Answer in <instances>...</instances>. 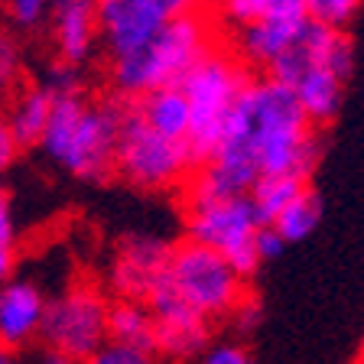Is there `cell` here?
Returning <instances> with one entry per match:
<instances>
[{
    "label": "cell",
    "instance_id": "6da1fadb",
    "mask_svg": "<svg viewBox=\"0 0 364 364\" xmlns=\"http://www.w3.org/2000/svg\"><path fill=\"white\" fill-rule=\"evenodd\" d=\"M46 88L53 91V121L43 136V150L65 173L98 182L117 166V136H121L124 105L91 107L82 101L75 72L59 68Z\"/></svg>",
    "mask_w": 364,
    "mask_h": 364
},
{
    "label": "cell",
    "instance_id": "7a4b0ae2",
    "mask_svg": "<svg viewBox=\"0 0 364 364\" xmlns=\"http://www.w3.org/2000/svg\"><path fill=\"white\" fill-rule=\"evenodd\" d=\"M250 111H254V150H257L260 176L309 179L322 144L296 91L267 75L250 85Z\"/></svg>",
    "mask_w": 364,
    "mask_h": 364
},
{
    "label": "cell",
    "instance_id": "3957f363",
    "mask_svg": "<svg viewBox=\"0 0 364 364\" xmlns=\"http://www.w3.org/2000/svg\"><path fill=\"white\" fill-rule=\"evenodd\" d=\"M208 53H215L208 23L196 10H186L173 16L163 33L140 53L114 59L111 75L124 95L144 98L156 88H179Z\"/></svg>",
    "mask_w": 364,
    "mask_h": 364
},
{
    "label": "cell",
    "instance_id": "277c9868",
    "mask_svg": "<svg viewBox=\"0 0 364 364\" xmlns=\"http://www.w3.org/2000/svg\"><path fill=\"white\" fill-rule=\"evenodd\" d=\"M250 85H254V78L247 75V68L228 53H208L189 72V78L179 85L192 107V127L186 136L192 169H202L205 163H212V156L221 146V136H225L228 117Z\"/></svg>",
    "mask_w": 364,
    "mask_h": 364
},
{
    "label": "cell",
    "instance_id": "5b68a950",
    "mask_svg": "<svg viewBox=\"0 0 364 364\" xmlns=\"http://www.w3.org/2000/svg\"><path fill=\"white\" fill-rule=\"evenodd\" d=\"M163 283L208 322L231 316L247 296L244 277L231 267V260L196 241H182L173 247Z\"/></svg>",
    "mask_w": 364,
    "mask_h": 364
},
{
    "label": "cell",
    "instance_id": "8992f818",
    "mask_svg": "<svg viewBox=\"0 0 364 364\" xmlns=\"http://www.w3.org/2000/svg\"><path fill=\"white\" fill-rule=\"evenodd\" d=\"M186 228H189V241L218 250L241 277L257 270V235L264 221L250 196L218 198L198 208H186Z\"/></svg>",
    "mask_w": 364,
    "mask_h": 364
},
{
    "label": "cell",
    "instance_id": "52a82bcc",
    "mask_svg": "<svg viewBox=\"0 0 364 364\" xmlns=\"http://www.w3.org/2000/svg\"><path fill=\"white\" fill-rule=\"evenodd\" d=\"M117 169L140 189H169L189 173H196L186 144L146 127L134 105L124 107L121 136H117Z\"/></svg>",
    "mask_w": 364,
    "mask_h": 364
},
{
    "label": "cell",
    "instance_id": "ba28073f",
    "mask_svg": "<svg viewBox=\"0 0 364 364\" xmlns=\"http://www.w3.org/2000/svg\"><path fill=\"white\" fill-rule=\"evenodd\" d=\"M39 338L53 351L91 361L111 341V306L95 287H72L49 299Z\"/></svg>",
    "mask_w": 364,
    "mask_h": 364
},
{
    "label": "cell",
    "instance_id": "9c48e42d",
    "mask_svg": "<svg viewBox=\"0 0 364 364\" xmlns=\"http://www.w3.org/2000/svg\"><path fill=\"white\" fill-rule=\"evenodd\" d=\"M192 4L196 0H101L98 23L111 59L140 53L173 16L192 10Z\"/></svg>",
    "mask_w": 364,
    "mask_h": 364
},
{
    "label": "cell",
    "instance_id": "30bf717a",
    "mask_svg": "<svg viewBox=\"0 0 364 364\" xmlns=\"http://www.w3.org/2000/svg\"><path fill=\"white\" fill-rule=\"evenodd\" d=\"M153 318H156V351L166 358H196L205 355L208 345V318L198 316L189 303H182L179 296L159 280L156 289L146 299Z\"/></svg>",
    "mask_w": 364,
    "mask_h": 364
},
{
    "label": "cell",
    "instance_id": "8fae6325",
    "mask_svg": "<svg viewBox=\"0 0 364 364\" xmlns=\"http://www.w3.org/2000/svg\"><path fill=\"white\" fill-rule=\"evenodd\" d=\"M169 247L166 241L150 235H130L121 241L117 254H114L111 264V289L121 299H136V303H146L150 293L156 289V283L163 280V273L169 267Z\"/></svg>",
    "mask_w": 364,
    "mask_h": 364
},
{
    "label": "cell",
    "instance_id": "7c38bea8",
    "mask_svg": "<svg viewBox=\"0 0 364 364\" xmlns=\"http://www.w3.org/2000/svg\"><path fill=\"white\" fill-rule=\"evenodd\" d=\"M270 78H277V82L289 85L296 91V98H299V105H303L306 117L312 124H328L338 114L345 82L335 78L332 72H326V68L309 65L296 46L270 65Z\"/></svg>",
    "mask_w": 364,
    "mask_h": 364
},
{
    "label": "cell",
    "instance_id": "4fadbf2b",
    "mask_svg": "<svg viewBox=\"0 0 364 364\" xmlns=\"http://www.w3.org/2000/svg\"><path fill=\"white\" fill-rule=\"evenodd\" d=\"M49 299L30 280H7L0 287V345L20 348L43 332Z\"/></svg>",
    "mask_w": 364,
    "mask_h": 364
},
{
    "label": "cell",
    "instance_id": "5bb4252c",
    "mask_svg": "<svg viewBox=\"0 0 364 364\" xmlns=\"http://www.w3.org/2000/svg\"><path fill=\"white\" fill-rule=\"evenodd\" d=\"M98 7L101 0H53V36L68 68L82 65L95 49L101 33Z\"/></svg>",
    "mask_w": 364,
    "mask_h": 364
},
{
    "label": "cell",
    "instance_id": "9a60e30c",
    "mask_svg": "<svg viewBox=\"0 0 364 364\" xmlns=\"http://www.w3.org/2000/svg\"><path fill=\"white\" fill-rule=\"evenodd\" d=\"M309 23L312 16H267V20L237 30V49L247 62L270 68L280 55H287L299 43Z\"/></svg>",
    "mask_w": 364,
    "mask_h": 364
},
{
    "label": "cell",
    "instance_id": "2e32d148",
    "mask_svg": "<svg viewBox=\"0 0 364 364\" xmlns=\"http://www.w3.org/2000/svg\"><path fill=\"white\" fill-rule=\"evenodd\" d=\"M296 49L303 53V59L309 62V65L326 68V72H332L335 78H341V82H348L351 68H355L351 39L341 30H335V26H326V23L312 20L309 26H306V33L299 36Z\"/></svg>",
    "mask_w": 364,
    "mask_h": 364
},
{
    "label": "cell",
    "instance_id": "e0dca14e",
    "mask_svg": "<svg viewBox=\"0 0 364 364\" xmlns=\"http://www.w3.org/2000/svg\"><path fill=\"white\" fill-rule=\"evenodd\" d=\"M134 107L144 117L146 127H153L156 134L169 136V140L186 144L192 127V107L182 88H156L150 95H144L140 101H134Z\"/></svg>",
    "mask_w": 364,
    "mask_h": 364
},
{
    "label": "cell",
    "instance_id": "ac0fdd59",
    "mask_svg": "<svg viewBox=\"0 0 364 364\" xmlns=\"http://www.w3.org/2000/svg\"><path fill=\"white\" fill-rule=\"evenodd\" d=\"M111 341L156 355V318L150 306L136 299H121L111 306Z\"/></svg>",
    "mask_w": 364,
    "mask_h": 364
},
{
    "label": "cell",
    "instance_id": "d6986e66",
    "mask_svg": "<svg viewBox=\"0 0 364 364\" xmlns=\"http://www.w3.org/2000/svg\"><path fill=\"white\" fill-rule=\"evenodd\" d=\"M49 121H53V91L46 85L43 88H30L10 111V127H14L20 146L43 144Z\"/></svg>",
    "mask_w": 364,
    "mask_h": 364
},
{
    "label": "cell",
    "instance_id": "ffe728a7",
    "mask_svg": "<svg viewBox=\"0 0 364 364\" xmlns=\"http://www.w3.org/2000/svg\"><path fill=\"white\" fill-rule=\"evenodd\" d=\"M306 189H309V179H299V176H260L257 186L250 189V202L257 208L260 221L273 225Z\"/></svg>",
    "mask_w": 364,
    "mask_h": 364
},
{
    "label": "cell",
    "instance_id": "44dd1931",
    "mask_svg": "<svg viewBox=\"0 0 364 364\" xmlns=\"http://www.w3.org/2000/svg\"><path fill=\"white\" fill-rule=\"evenodd\" d=\"M221 16L237 30L267 16H309L306 0H221Z\"/></svg>",
    "mask_w": 364,
    "mask_h": 364
},
{
    "label": "cell",
    "instance_id": "7402d4cb",
    "mask_svg": "<svg viewBox=\"0 0 364 364\" xmlns=\"http://www.w3.org/2000/svg\"><path fill=\"white\" fill-rule=\"evenodd\" d=\"M318 221H322V198H318L312 189H306L280 218L273 221V228L280 231L287 244H296V241H306V237L318 228Z\"/></svg>",
    "mask_w": 364,
    "mask_h": 364
},
{
    "label": "cell",
    "instance_id": "603a6c76",
    "mask_svg": "<svg viewBox=\"0 0 364 364\" xmlns=\"http://www.w3.org/2000/svg\"><path fill=\"white\" fill-rule=\"evenodd\" d=\"M306 7H309V16L316 23L341 30L355 16V10L361 7V0H306Z\"/></svg>",
    "mask_w": 364,
    "mask_h": 364
},
{
    "label": "cell",
    "instance_id": "cb8c5ba5",
    "mask_svg": "<svg viewBox=\"0 0 364 364\" xmlns=\"http://www.w3.org/2000/svg\"><path fill=\"white\" fill-rule=\"evenodd\" d=\"M16 267V228L10 215V202H0V287L10 280Z\"/></svg>",
    "mask_w": 364,
    "mask_h": 364
},
{
    "label": "cell",
    "instance_id": "d4e9b609",
    "mask_svg": "<svg viewBox=\"0 0 364 364\" xmlns=\"http://www.w3.org/2000/svg\"><path fill=\"white\" fill-rule=\"evenodd\" d=\"M88 364H156V355L144 348H130V345H121V341H107Z\"/></svg>",
    "mask_w": 364,
    "mask_h": 364
},
{
    "label": "cell",
    "instance_id": "484cf974",
    "mask_svg": "<svg viewBox=\"0 0 364 364\" xmlns=\"http://www.w3.org/2000/svg\"><path fill=\"white\" fill-rule=\"evenodd\" d=\"M49 7H53V0H7L10 16H14V23H20V26H36Z\"/></svg>",
    "mask_w": 364,
    "mask_h": 364
},
{
    "label": "cell",
    "instance_id": "4316f807",
    "mask_svg": "<svg viewBox=\"0 0 364 364\" xmlns=\"http://www.w3.org/2000/svg\"><path fill=\"white\" fill-rule=\"evenodd\" d=\"M202 364H254L247 348L235 345V341H221V345H212V348L202 355Z\"/></svg>",
    "mask_w": 364,
    "mask_h": 364
},
{
    "label": "cell",
    "instance_id": "83f0119b",
    "mask_svg": "<svg viewBox=\"0 0 364 364\" xmlns=\"http://www.w3.org/2000/svg\"><path fill=\"white\" fill-rule=\"evenodd\" d=\"M16 68H20V53H16V43L7 36V33H0V95L14 85Z\"/></svg>",
    "mask_w": 364,
    "mask_h": 364
},
{
    "label": "cell",
    "instance_id": "f1b7e54d",
    "mask_svg": "<svg viewBox=\"0 0 364 364\" xmlns=\"http://www.w3.org/2000/svg\"><path fill=\"white\" fill-rule=\"evenodd\" d=\"M283 247H287V241H283V235L277 231V228H273V225L260 228V235H257V260H260V264H264V260L280 257Z\"/></svg>",
    "mask_w": 364,
    "mask_h": 364
},
{
    "label": "cell",
    "instance_id": "f546056e",
    "mask_svg": "<svg viewBox=\"0 0 364 364\" xmlns=\"http://www.w3.org/2000/svg\"><path fill=\"white\" fill-rule=\"evenodd\" d=\"M16 153H20V140H16L14 127H10V117H0V173L14 166Z\"/></svg>",
    "mask_w": 364,
    "mask_h": 364
},
{
    "label": "cell",
    "instance_id": "4dcf8cb0",
    "mask_svg": "<svg viewBox=\"0 0 364 364\" xmlns=\"http://www.w3.org/2000/svg\"><path fill=\"white\" fill-rule=\"evenodd\" d=\"M231 318H235L237 332H254V328H257V322H260V303H257V299H250V296H244L241 306L231 312Z\"/></svg>",
    "mask_w": 364,
    "mask_h": 364
},
{
    "label": "cell",
    "instance_id": "1f68e13d",
    "mask_svg": "<svg viewBox=\"0 0 364 364\" xmlns=\"http://www.w3.org/2000/svg\"><path fill=\"white\" fill-rule=\"evenodd\" d=\"M36 364H88V361H82V358H72V355H65V351L46 348L43 355H39V361H36Z\"/></svg>",
    "mask_w": 364,
    "mask_h": 364
},
{
    "label": "cell",
    "instance_id": "d6a6232c",
    "mask_svg": "<svg viewBox=\"0 0 364 364\" xmlns=\"http://www.w3.org/2000/svg\"><path fill=\"white\" fill-rule=\"evenodd\" d=\"M0 364H20L16 361V355L10 348H4V345H0Z\"/></svg>",
    "mask_w": 364,
    "mask_h": 364
},
{
    "label": "cell",
    "instance_id": "836d02e7",
    "mask_svg": "<svg viewBox=\"0 0 364 364\" xmlns=\"http://www.w3.org/2000/svg\"><path fill=\"white\" fill-rule=\"evenodd\" d=\"M0 202H7V186H4V173H0Z\"/></svg>",
    "mask_w": 364,
    "mask_h": 364
},
{
    "label": "cell",
    "instance_id": "e575fe53",
    "mask_svg": "<svg viewBox=\"0 0 364 364\" xmlns=\"http://www.w3.org/2000/svg\"><path fill=\"white\" fill-rule=\"evenodd\" d=\"M355 364H364V338H361V351H358V361Z\"/></svg>",
    "mask_w": 364,
    "mask_h": 364
}]
</instances>
